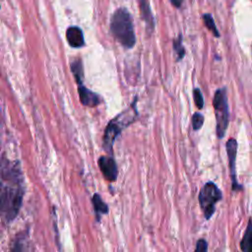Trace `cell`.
I'll use <instances>...</instances> for the list:
<instances>
[{"label":"cell","mask_w":252,"mask_h":252,"mask_svg":"<svg viewBox=\"0 0 252 252\" xmlns=\"http://www.w3.org/2000/svg\"><path fill=\"white\" fill-rule=\"evenodd\" d=\"M25 194L24 175L19 161L2 158L0 212L3 221L11 223L18 216Z\"/></svg>","instance_id":"6da1fadb"},{"label":"cell","mask_w":252,"mask_h":252,"mask_svg":"<svg viewBox=\"0 0 252 252\" xmlns=\"http://www.w3.org/2000/svg\"><path fill=\"white\" fill-rule=\"evenodd\" d=\"M110 32L114 38L125 48H132L136 35L130 13L125 8H118L110 18Z\"/></svg>","instance_id":"7a4b0ae2"},{"label":"cell","mask_w":252,"mask_h":252,"mask_svg":"<svg viewBox=\"0 0 252 252\" xmlns=\"http://www.w3.org/2000/svg\"><path fill=\"white\" fill-rule=\"evenodd\" d=\"M134 119H135L134 111L130 113V111L127 110L126 112L119 114L114 119L109 121L104 131L103 144H102L103 149L106 153H108L109 155L112 154V148L116 138L118 137L122 129L125 128L128 124L132 123Z\"/></svg>","instance_id":"3957f363"},{"label":"cell","mask_w":252,"mask_h":252,"mask_svg":"<svg viewBox=\"0 0 252 252\" xmlns=\"http://www.w3.org/2000/svg\"><path fill=\"white\" fill-rule=\"evenodd\" d=\"M221 191L213 181H208L205 183L199 192L198 200L206 220H210L213 217L216 211V205L221 200Z\"/></svg>","instance_id":"277c9868"},{"label":"cell","mask_w":252,"mask_h":252,"mask_svg":"<svg viewBox=\"0 0 252 252\" xmlns=\"http://www.w3.org/2000/svg\"><path fill=\"white\" fill-rule=\"evenodd\" d=\"M213 105L215 108L216 120H217V135L220 139L223 138L226 128L228 126V103L225 89H219L216 91Z\"/></svg>","instance_id":"5b68a950"},{"label":"cell","mask_w":252,"mask_h":252,"mask_svg":"<svg viewBox=\"0 0 252 252\" xmlns=\"http://www.w3.org/2000/svg\"><path fill=\"white\" fill-rule=\"evenodd\" d=\"M227 158H228V165H229V173L231 179V189L233 191L242 190V186L237 182L236 178V169H235V160H236V152H237V142L235 139L230 138L225 145Z\"/></svg>","instance_id":"8992f818"},{"label":"cell","mask_w":252,"mask_h":252,"mask_svg":"<svg viewBox=\"0 0 252 252\" xmlns=\"http://www.w3.org/2000/svg\"><path fill=\"white\" fill-rule=\"evenodd\" d=\"M98 167L103 177L109 181L114 182L118 176V167L114 158L110 156H101L98 158Z\"/></svg>","instance_id":"52a82bcc"},{"label":"cell","mask_w":252,"mask_h":252,"mask_svg":"<svg viewBox=\"0 0 252 252\" xmlns=\"http://www.w3.org/2000/svg\"><path fill=\"white\" fill-rule=\"evenodd\" d=\"M66 39L71 47L79 48L85 45L83 31L76 26L69 27L66 31Z\"/></svg>","instance_id":"ba28073f"},{"label":"cell","mask_w":252,"mask_h":252,"mask_svg":"<svg viewBox=\"0 0 252 252\" xmlns=\"http://www.w3.org/2000/svg\"><path fill=\"white\" fill-rule=\"evenodd\" d=\"M78 93H79V96H80V100H81L82 104H84L86 106L94 107L100 103V98H99L98 94L92 92L91 90H89L88 88H86L83 85L79 86Z\"/></svg>","instance_id":"9c48e42d"},{"label":"cell","mask_w":252,"mask_h":252,"mask_svg":"<svg viewBox=\"0 0 252 252\" xmlns=\"http://www.w3.org/2000/svg\"><path fill=\"white\" fill-rule=\"evenodd\" d=\"M92 204L94 207V211L96 217V220L99 221L100 220V216L102 215H107L109 209L108 206L106 205V203L101 199L100 195L97 193H94L92 197Z\"/></svg>","instance_id":"30bf717a"},{"label":"cell","mask_w":252,"mask_h":252,"mask_svg":"<svg viewBox=\"0 0 252 252\" xmlns=\"http://www.w3.org/2000/svg\"><path fill=\"white\" fill-rule=\"evenodd\" d=\"M240 249L242 252H252V219L250 218L240 241Z\"/></svg>","instance_id":"8fae6325"},{"label":"cell","mask_w":252,"mask_h":252,"mask_svg":"<svg viewBox=\"0 0 252 252\" xmlns=\"http://www.w3.org/2000/svg\"><path fill=\"white\" fill-rule=\"evenodd\" d=\"M71 71L76 79V82L79 86L83 85V78H84V71H83V64L80 58L75 59L71 63Z\"/></svg>","instance_id":"7c38bea8"},{"label":"cell","mask_w":252,"mask_h":252,"mask_svg":"<svg viewBox=\"0 0 252 252\" xmlns=\"http://www.w3.org/2000/svg\"><path fill=\"white\" fill-rule=\"evenodd\" d=\"M11 252H28V242H27V235L24 233L17 235L15 241L12 246Z\"/></svg>","instance_id":"4fadbf2b"},{"label":"cell","mask_w":252,"mask_h":252,"mask_svg":"<svg viewBox=\"0 0 252 252\" xmlns=\"http://www.w3.org/2000/svg\"><path fill=\"white\" fill-rule=\"evenodd\" d=\"M140 7H141V13L144 21L147 23L148 27H150L152 30L154 29V19L151 14L150 6L147 4L146 0H140Z\"/></svg>","instance_id":"5bb4252c"},{"label":"cell","mask_w":252,"mask_h":252,"mask_svg":"<svg viewBox=\"0 0 252 252\" xmlns=\"http://www.w3.org/2000/svg\"><path fill=\"white\" fill-rule=\"evenodd\" d=\"M203 21H204V24L205 26L208 28V30L216 36V37H220V32L217 29V26L215 24V21L212 17L211 14H205L203 15Z\"/></svg>","instance_id":"9a60e30c"},{"label":"cell","mask_w":252,"mask_h":252,"mask_svg":"<svg viewBox=\"0 0 252 252\" xmlns=\"http://www.w3.org/2000/svg\"><path fill=\"white\" fill-rule=\"evenodd\" d=\"M173 49L177 54V61H180L185 55V49L182 44V35L179 34L176 38L173 39Z\"/></svg>","instance_id":"2e32d148"},{"label":"cell","mask_w":252,"mask_h":252,"mask_svg":"<svg viewBox=\"0 0 252 252\" xmlns=\"http://www.w3.org/2000/svg\"><path fill=\"white\" fill-rule=\"evenodd\" d=\"M203 123H204V116L201 113H199V112L194 113L193 116H192V126H193V129L195 131L199 130L203 126Z\"/></svg>","instance_id":"e0dca14e"},{"label":"cell","mask_w":252,"mask_h":252,"mask_svg":"<svg viewBox=\"0 0 252 252\" xmlns=\"http://www.w3.org/2000/svg\"><path fill=\"white\" fill-rule=\"evenodd\" d=\"M193 96H194V101L196 106L198 108H202L204 106V98L201 91L199 89H195L193 92Z\"/></svg>","instance_id":"ac0fdd59"},{"label":"cell","mask_w":252,"mask_h":252,"mask_svg":"<svg viewBox=\"0 0 252 252\" xmlns=\"http://www.w3.org/2000/svg\"><path fill=\"white\" fill-rule=\"evenodd\" d=\"M194 252H208V243L204 238H201L196 242Z\"/></svg>","instance_id":"d6986e66"},{"label":"cell","mask_w":252,"mask_h":252,"mask_svg":"<svg viewBox=\"0 0 252 252\" xmlns=\"http://www.w3.org/2000/svg\"><path fill=\"white\" fill-rule=\"evenodd\" d=\"M183 1H184V0H170L171 4H172L174 7H176V8H179V7L182 5Z\"/></svg>","instance_id":"ffe728a7"}]
</instances>
